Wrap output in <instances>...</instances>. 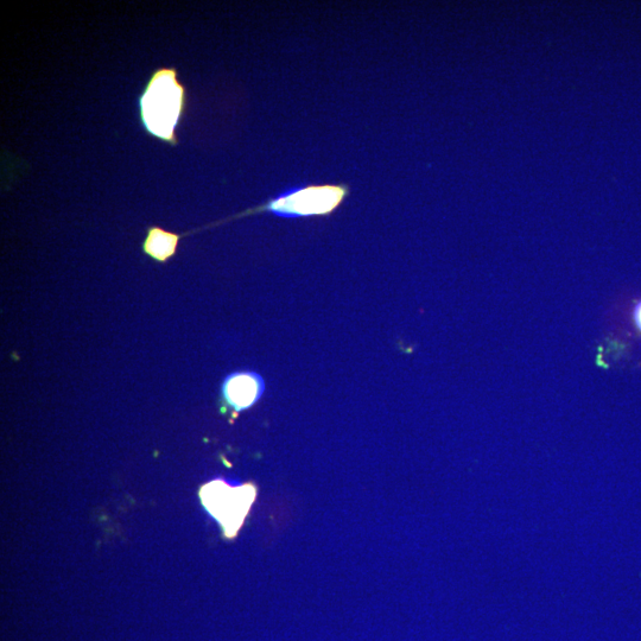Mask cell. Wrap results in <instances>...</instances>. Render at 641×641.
<instances>
[{
	"mask_svg": "<svg viewBox=\"0 0 641 641\" xmlns=\"http://www.w3.org/2000/svg\"><path fill=\"white\" fill-rule=\"evenodd\" d=\"M187 105V88L179 80V71L175 67L157 68L139 94V122L148 136L175 148Z\"/></svg>",
	"mask_w": 641,
	"mask_h": 641,
	"instance_id": "obj_1",
	"label": "cell"
},
{
	"mask_svg": "<svg viewBox=\"0 0 641 641\" xmlns=\"http://www.w3.org/2000/svg\"><path fill=\"white\" fill-rule=\"evenodd\" d=\"M256 495L255 485L230 486L224 480L208 482L200 491L203 506L221 525L227 538L237 536Z\"/></svg>",
	"mask_w": 641,
	"mask_h": 641,
	"instance_id": "obj_2",
	"label": "cell"
},
{
	"mask_svg": "<svg viewBox=\"0 0 641 641\" xmlns=\"http://www.w3.org/2000/svg\"><path fill=\"white\" fill-rule=\"evenodd\" d=\"M264 380L256 373L238 372L228 376L222 384L224 403L236 412L251 408L262 397Z\"/></svg>",
	"mask_w": 641,
	"mask_h": 641,
	"instance_id": "obj_3",
	"label": "cell"
},
{
	"mask_svg": "<svg viewBox=\"0 0 641 641\" xmlns=\"http://www.w3.org/2000/svg\"><path fill=\"white\" fill-rule=\"evenodd\" d=\"M180 240L181 234L165 231L162 227L150 226L143 240L142 251L154 262L165 264L176 255Z\"/></svg>",
	"mask_w": 641,
	"mask_h": 641,
	"instance_id": "obj_4",
	"label": "cell"
},
{
	"mask_svg": "<svg viewBox=\"0 0 641 641\" xmlns=\"http://www.w3.org/2000/svg\"><path fill=\"white\" fill-rule=\"evenodd\" d=\"M634 320H636L637 326L641 330V302L638 304L636 312H634Z\"/></svg>",
	"mask_w": 641,
	"mask_h": 641,
	"instance_id": "obj_5",
	"label": "cell"
}]
</instances>
